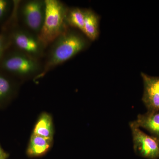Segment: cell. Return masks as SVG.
<instances>
[{
  "label": "cell",
  "instance_id": "5",
  "mask_svg": "<svg viewBox=\"0 0 159 159\" xmlns=\"http://www.w3.org/2000/svg\"><path fill=\"white\" fill-rule=\"evenodd\" d=\"M18 14L25 29L34 34H39L42 28L45 16V0H27L20 2Z\"/></svg>",
  "mask_w": 159,
  "mask_h": 159
},
{
  "label": "cell",
  "instance_id": "16",
  "mask_svg": "<svg viewBox=\"0 0 159 159\" xmlns=\"http://www.w3.org/2000/svg\"><path fill=\"white\" fill-rule=\"evenodd\" d=\"M9 156V154L0 146V159H8Z\"/></svg>",
  "mask_w": 159,
  "mask_h": 159
},
{
  "label": "cell",
  "instance_id": "8",
  "mask_svg": "<svg viewBox=\"0 0 159 159\" xmlns=\"http://www.w3.org/2000/svg\"><path fill=\"white\" fill-rule=\"evenodd\" d=\"M130 127L145 129L159 141V111H147L139 114L137 119L129 122Z\"/></svg>",
  "mask_w": 159,
  "mask_h": 159
},
{
  "label": "cell",
  "instance_id": "14",
  "mask_svg": "<svg viewBox=\"0 0 159 159\" xmlns=\"http://www.w3.org/2000/svg\"><path fill=\"white\" fill-rule=\"evenodd\" d=\"M11 45L9 32L0 33V61L6 54L7 49Z\"/></svg>",
  "mask_w": 159,
  "mask_h": 159
},
{
  "label": "cell",
  "instance_id": "6",
  "mask_svg": "<svg viewBox=\"0 0 159 159\" xmlns=\"http://www.w3.org/2000/svg\"><path fill=\"white\" fill-rule=\"evenodd\" d=\"M134 149L139 156L148 159H159V141L142 131L139 128L130 127Z\"/></svg>",
  "mask_w": 159,
  "mask_h": 159
},
{
  "label": "cell",
  "instance_id": "1",
  "mask_svg": "<svg viewBox=\"0 0 159 159\" xmlns=\"http://www.w3.org/2000/svg\"><path fill=\"white\" fill-rule=\"evenodd\" d=\"M87 45L82 35L68 28L51 44L42 72L37 79L70 59L85 48Z\"/></svg>",
  "mask_w": 159,
  "mask_h": 159
},
{
  "label": "cell",
  "instance_id": "2",
  "mask_svg": "<svg viewBox=\"0 0 159 159\" xmlns=\"http://www.w3.org/2000/svg\"><path fill=\"white\" fill-rule=\"evenodd\" d=\"M45 16L38 36L47 48L68 29L66 15L68 8L58 0H45Z\"/></svg>",
  "mask_w": 159,
  "mask_h": 159
},
{
  "label": "cell",
  "instance_id": "9",
  "mask_svg": "<svg viewBox=\"0 0 159 159\" xmlns=\"http://www.w3.org/2000/svg\"><path fill=\"white\" fill-rule=\"evenodd\" d=\"M52 142L53 140L32 134L27 149V155L31 157L42 156L50 149Z\"/></svg>",
  "mask_w": 159,
  "mask_h": 159
},
{
  "label": "cell",
  "instance_id": "11",
  "mask_svg": "<svg viewBox=\"0 0 159 159\" xmlns=\"http://www.w3.org/2000/svg\"><path fill=\"white\" fill-rule=\"evenodd\" d=\"M84 24L83 33L92 40L96 39L98 34V18L91 10H84Z\"/></svg>",
  "mask_w": 159,
  "mask_h": 159
},
{
  "label": "cell",
  "instance_id": "4",
  "mask_svg": "<svg viewBox=\"0 0 159 159\" xmlns=\"http://www.w3.org/2000/svg\"><path fill=\"white\" fill-rule=\"evenodd\" d=\"M9 33L15 50L39 59L43 56L46 48L37 34L19 26L12 28Z\"/></svg>",
  "mask_w": 159,
  "mask_h": 159
},
{
  "label": "cell",
  "instance_id": "10",
  "mask_svg": "<svg viewBox=\"0 0 159 159\" xmlns=\"http://www.w3.org/2000/svg\"><path fill=\"white\" fill-rule=\"evenodd\" d=\"M33 134L53 140L54 135L53 123L52 117L47 113H43L38 120Z\"/></svg>",
  "mask_w": 159,
  "mask_h": 159
},
{
  "label": "cell",
  "instance_id": "7",
  "mask_svg": "<svg viewBox=\"0 0 159 159\" xmlns=\"http://www.w3.org/2000/svg\"><path fill=\"white\" fill-rule=\"evenodd\" d=\"M144 83L142 100L147 111H159V77L141 73Z\"/></svg>",
  "mask_w": 159,
  "mask_h": 159
},
{
  "label": "cell",
  "instance_id": "13",
  "mask_svg": "<svg viewBox=\"0 0 159 159\" xmlns=\"http://www.w3.org/2000/svg\"><path fill=\"white\" fill-rule=\"evenodd\" d=\"M66 22L68 26L77 28L84 32V10L79 8L68 9L66 15Z\"/></svg>",
  "mask_w": 159,
  "mask_h": 159
},
{
  "label": "cell",
  "instance_id": "3",
  "mask_svg": "<svg viewBox=\"0 0 159 159\" xmlns=\"http://www.w3.org/2000/svg\"><path fill=\"white\" fill-rule=\"evenodd\" d=\"M43 66L40 59L16 50L6 53L0 61L1 70L20 78L37 79Z\"/></svg>",
  "mask_w": 159,
  "mask_h": 159
},
{
  "label": "cell",
  "instance_id": "15",
  "mask_svg": "<svg viewBox=\"0 0 159 159\" xmlns=\"http://www.w3.org/2000/svg\"><path fill=\"white\" fill-rule=\"evenodd\" d=\"M12 1L0 0V21H2L8 14L12 6Z\"/></svg>",
  "mask_w": 159,
  "mask_h": 159
},
{
  "label": "cell",
  "instance_id": "12",
  "mask_svg": "<svg viewBox=\"0 0 159 159\" xmlns=\"http://www.w3.org/2000/svg\"><path fill=\"white\" fill-rule=\"evenodd\" d=\"M15 92L12 80L3 71H0V104L9 100Z\"/></svg>",
  "mask_w": 159,
  "mask_h": 159
}]
</instances>
